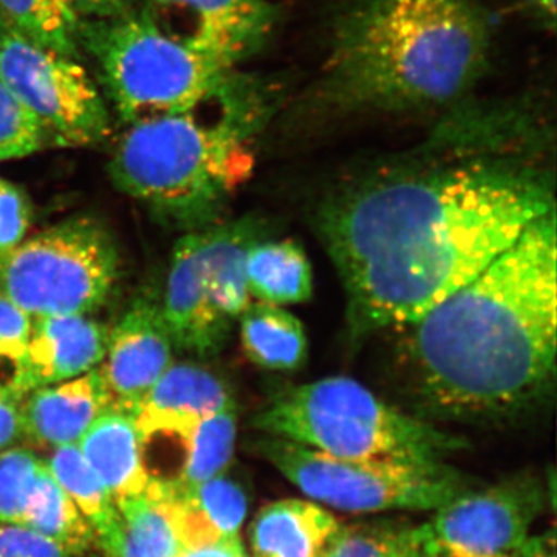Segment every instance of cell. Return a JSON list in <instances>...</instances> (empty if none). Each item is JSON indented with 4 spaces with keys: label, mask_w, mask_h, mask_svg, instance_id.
<instances>
[{
    "label": "cell",
    "mask_w": 557,
    "mask_h": 557,
    "mask_svg": "<svg viewBox=\"0 0 557 557\" xmlns=\"http://www.w3.org/2000/svg\"><path fill=\"white\" fill-rule=\"evenodd\" d=\"M44 146L38 121L0 78V160L24 159Z\"/></svg>",
    "instance_id": "obj_28"
},
{
    "label": "cell",
    "mask_w": 557,
    "mask_h": 557,
    "mask_svg": "<svg viewBox=\"0 0 557 557\" xmlns=\"http://www.w3.org/2000/svg\"><path fill=\"white\" fill-rule=\"evenodd\" d=\"M277 100L274 87L233 70L194 108L131 124L110 160L113 185L171 228L214 225L248 178L252 139Z\"/></svg>",
    "instance_id": "obj_4"
},
{
    "label": "cell",
    "mask_w": 557,
    "mask_h": 557,
    "mask_svg": "<svg viewBox=\"0 0 557 557\" xmlns=\"http://www.w3.org/2000/svg\"><path fill=\"white\" fill-rule=\"evenodd\" d=\"M520 5L542 28L555 30L556 0H520Z\"/></svg>",
    "instance_id": "obj_35"
},
{
    "label": "cell",
    "mask_w": 557,
    "mask_h": 557,
    "mask_svg": "<svg viewBox=\"0 0 557 557\" xmlns=\"http://www.w3.org/2000/svg\"><path fill=\"white\" fill-rule=\"evenodd\" d=\"M555 138L533 100L453 108L417 148L333 186L314 230L355 338L405 329L556 209Z\"/></svg>",
    "instance_id": "obj_1"
},
{
    "label": "cell",
    "mask_w": 557,
    "mask_h": 557,
    "mask_svg": "<svg viewBox=\"0 0 557 557\" xmlns=\"http://www.w3.org/2000/svg\"><path fill=\"white\" fill-rule=\"evenodd\" d=\"M242 347L259 368L293 372L307 361L306 330L292 311L265 302L249 304L239 319Z\"/></svg>",
    "instance_id": "obj_20"
},
{
    "label": "cell",
    "mask_w": 557,
    "mask_h": 557,
    "mask_svg": "<svg viewBox=\"0 0 557 557\" xmlns=\"http://www.w3.org/2000/svg\"><path fill=\"white\" fill-rule=\"evenodd\" d=\"M245 270L249 295L259 302L296 306L313 295V270L298 242H256L249 248Z\"/></svg>",
    "instance_id": "obj_19"
},
{
    "label": "cell",
    "mask_w": 557,
    "mask_h": 557,
    "mask_svg": "<svg viewBox=\"0 0 557 557\" xmlns=\"http://www.w3.org/2000/svg\"><path fill=\"white\" fill-rule=\"evenodd\" d=\"M0 557H72L67 549L30 528L0 523Z\"/></svg>",
    "instance_id": "obj_31"
},
{
    "label": "cell",
    "mask_w": 557,
    "mask_h": 557,
    "mask_svg": "<svg viewBox=\"0 0 557 557\" xmlns=\"http://www.w3.org/2000/svg\"><path fill=\"white\" fill-rule=\"evenodd\" d=\"M236 437V408L201 418L194 428L188 463L178 485L174 487L199 485L205 480L223 474L233 460Z\"/></svg>",
    "instance_id": "obj_25"
},
{
    "label": "cell",
    "mask_w": 557,
    "mask_h": 557,
    "mask_svg": "<svg viewBox=\"0 0 557 557\" xmlns=\"http://www.w3.org/2000/svg\"><path fill=\"white\" fill-rule=\"evenodd\" d=\"M87 463L108 487L113 502L145 494L149 475L143 465L134 417L109 409L79 438Z\"/></svg>",
    "instance_id": "obj_17"
},
{
    "label": "cell",
    "mask_w": 557,
    "mask_h": 557,
    "mask_svg": "<svg viewBox=\"0 0 557 557\" xmlns=\"http://www.w3.org/2000/svg\"><path fill=\"white\" fill-rule=\"evenodd\" d=\"M22 527L57 542L72 556L83 555L95 539L90 523L58 485L47 465L25 511Z\"/></svg>",
    "instance_id": "obj_23"
},
{
    "label": "cell",
    "mask_w": 557,
    "mask_h": 557,
    "mask_svg": "<svg viewBox=\"0 0 557 557\" xmlns=\"http://www.w3.org/2000/svg\"><path fill=\"white\" fill-rule=\"evenodd\" d=\"M256 448L304 494L348 512L437 509L474 487L446 461L351 460L273 435H263Z\"/></svg>",
    "instance_id": "obj_9"
},
{
    "label": "cell",
    "mask_w": 557,
    "mask_h": 557,
    "mask_svg": "<svg viewBox=\"0 0 557 557\" xmlns=\"http://www.w3.org/2000/svg\"><path fill=\"white\" fill-rule=\"evenodd\" d=\"M338 527V520L311 502H274L252 522V553L255 557H322Z\"/></svg>",
    "instance_id": "obj_18"
},
{
    "label": "cell",
    "mask_w": 557,
    "mask_h": 557,
    "mask_svg": "<svg viewBox=\"0 0 557 557\" xmlns=\"http://www.w3.org/2000/svg\"><path fill=\"white\" fill-rule=\"evenodd\" d=\"M138 13L168 38L225 69L262 49L277 17L269 0H143Z\"/></svg>",
    "instance_id": "obj_12"
},
{
    "label": "cell",
    "mask_w": 557,
    "mask_h": 557,
    "mask_svg": "<svg viewBox=\"0 0 557 557\" xmlns=\"http://www.w3.org/2000/svg\"><path fill=\"white\" fill-rule=\"evenodd\" d=\"M79 17L106 20L131 10L132 0H69Z\"/></svg>",
    "instance_id": "obj_33"
},
{
    "label": "cell",
    "mask_w": 557,
    "mask_h": 557,
    "mask_svg": "<svg viewBox=\"0 0 557 557\" xmlns=\"http://www.w3.org/2000/svg\"><path fill=\"white\" fill-rule=\"evenodd\" d=\"M109 409L97 369L78 379L35 388L22 399L25 440L53 449L78 445L84 432Z\"/></svg>",
    "instance_id": "obj_15"
},
{
    "label": "cell",
    "mask_w": 557,
    "mask_h": 557,
    "mask_svg": "<svg viewBox=\"0 0 557 557\" xmlns=\"http://www.w3.org/2000/svg\"><path fill=\"white\" fill-rule=\"evenodd\" d=\"M544 508L536 480L515 479L460 494L416 527L429 557H519Z\"/></svg>",
    "instance_id": "obj_11"
},
{
    "label": "cell",
    "mask_w": 557,
    "mask_h": 557,
    "mask_svg": "<svg viewBox=\"0 0 557 557\" xmlns=\"http://www.w3.org/2000/svg\"><path fill=\"white\" fill-rule=\"evenodd\" d=\"M46 465L58 485L90 523L95 537L104 534L115 520V502L81 454L78 445L54 448Z\"/></svg>",
    "instance_id": "obj_24"
},
{
    "label": "cell",
    "mask_w": 557,
    "mask_h": 557,
    "mask_svg": "<svg viewBox=\"0 0 557 557\" xmlns=\"http://www.w3.org/2000/svg\"><path fill=\"white\" fill-rule=\"evenodd\" d=\"M21 395L0 387V450L14 448L25 440Z\"/></svg>",
    "instance_id": "obj_32"
},
{
    "label": "cell",
    "mask_w": 557,
    "mask_h": 557,
    "mask_svg": "<svg viewBox=\"0 0 557 557\" xmlns=\"http://www.w3.org/2000/svg\"><path fill=\"white\" fill-rule=\"evenodd\" d=\"M110 330L89 314L32 318L30 339L17 394L78 379L97 369L108 350Z\"/></svg>",
    "instance_id": "obj_14"
},
{
    "label": "cell",
    "mask_w": 557,
    "mask_h": 557,
    "mask_svg": "<svg viewBox=\"0 0 557 557\" xmlns=\"http://www.w3.org/2000/svg\"><path fill=\"white\" fill-rule=\"evenodd\" d=\"M180 557H247L239 537H220L183 549Z\"/></svg>",
    "instance_id": "obj_34"
},
{
    "label": "cell",
    "mask_w": 557,
    "mask_h": 557,
    "mask_svg": "<svg viewBox=\"0 0 557 557\" xmlns=\"http://www.w3.org/2000/svg\"><path fill=\"white\" fill-rule=\"evenodd\" d=\"M263 237L251 219L190 231L175 245L161 314L174 347L197 357L218 355L251 304L249 248Z\"/></svg>",
    "instance_id": "obj_7"
},
{
    "label": "cell",
    "mask_w": 557,
    "mask_h": 557,
    "mask_svg": "<svg viewBox=\"0 0 557 557\" xmlns=\"http://www.w3.org/2000/svg\"><path fill=\"white\" fill-rule=\"evenodd\" d=\"M0 78L38 121L46 146L84 148L108 137V108L73 58L0 30Z\"/></svg>",
    "instance_id": "obj_10"
},
{
    "label": "cell",
    "mask_w": 557,
    "mask_h": 557,
    "mask_svg": "<svg viewBox=\"0 0 557 557\" xmlns=\"http://www.w3.org/2000/svg\"><path fill=\"white\" fill-rule=\"evenodd\" d=\"M120 251L97 219L72 218L0 256V296L32 318L89 314L109 299Z\"/></svg>",
    "instance_id": "obj_8"
},
{
    "label": "cell",
    "mask_w": 557,
    "mask_h": 557,
    "mask_svg": "<svg viewBox=\"0 0 557 557\" xmlns=\"http://www.w3.org/2000/svg\"><path fill=\"white\" fill-rule=\"evenodd\" d=\"M491 39L482 0H351L310 100L344 115L453 108L485 73Z\"/></svg>",
    "instance_id": "obj_3"
},
{
    "label": "cell",
    "mask_w": 557,
    "mask_h": 557,
    "mask_svg": "<svg viewBox=\"0 0 557 557\" xmlns=\"http://www.w3.org/2000/svg\"><path fill=\"white\" fill-rule=\"evenodd\" d=\"M33 219L32 201L27 194L0 178V256L25 239Z\"/></svg>",
    "instance_id": "obj_30"
},
{
    "label": "cell",
    "mask_w": 557,
    "mask_h": 557,
    "mask_svg": "<svg viewBox=\"0 0 557 557\" xmlns=\"http://www.w3.org/2000/svg\"><path fill=\"white\" fill-rule=\"evenodd\" d=\"M44 469L46 461L30 449L0 450V523L22 525Z\"/></svg>",
    "instance_id": "obj_27"
},
{
    "label": "cell",
    "mask_w": 557,
    "mask_h": 557,
    "mask_svg": "<svg viewBox=\"0 0 557 557\" xmlns=\"http://www.w3.org/2000/svg\"><path fill=\"white\" fill-rule=\"evenodd\" d=\"M233 408L230 388L220 376L196 362L172 361L135 413L203 418Z\"/></svg>",
    "instance_id": "obj_21"
},
{
    "label": "cell",
    "mask_w": 557,
    "mask_h": 557,
    "mask_svg": "<svg viewBox=\"0 0 557 557\" xmlns=\"http://www.w3.org/2000/svg\"><path fill=\"white\" fill-rule=\"evenodd\" d=\"M81 22L69 0H0V30L73 60L79 54Z\"/></svg>",
    "instance_id": "obj_22"
},
{
    "label": "cell",
    "mask_w": 557,
    "mask_h": 557,
    "mask_svg": "<svg viewBox=\"0 0 557 557\" xmlns=\"http://www.w3.org/2000/svg\"><path fill=\"white\" fill-rule=\"evenodd\" d=\"M172 348L160 304L150 298L135 300L110 330L108 350L97 368L109 408L134 417L172 364Z\"/></svg>",
    "instance_id": "obj_13"
},
{
    "label": "cell",
    "mask_w": 557,
    "mask_h": 557,
    "mask_svg": "<svg viewBox=\"0 0 557 557\" xmlns=\"http://www.w3.org/2000/svg\"><path fill=\"white\" fill-rule=\"evenodd\" d=\"M30 330V314L0 296V387L14 394L24 370Z\"/></svg>",
    "instance_id": "obj_29"
},
{
    "label": "cell",
    "mask_w": 557,
    "mask_h": 557,
    "mask_svg": "<svg viewBox=\"0 0 557 557\" xmlns=\"http://www.w3.org/2000/svg\"><path fill=\"white\" fill-rule=\"evenodd\" d=\"M112 525L98 539L106 557H180L185 544L170 498L149 482L139 496L115 502Z\"/></svg>",
    "instance_id": "obj_16"
},
{
    "label": "cell",
    "mask_w": 557,
    "mask_h": 557,
    "mask_svg": "<svg viewBox=\"0 0 557 557\" xmlns=\"http://www.w3.org/2000/svg\"><path fill=\"white\" fill-rule=\"evenodd\" d=\"M556 209L479 276L405 327L413 416L485 424L544 405L556 379Z\"/></svg>",
    "instance_id": "obj_2"
},
{
    "label": "cell",
    "mask_w": 557,
    "mask_h": 557,
    "mask_svg": "<svg viewBox=\"0 0 557 557\" xmlns=\"http://www.w3.org/2000/svg\"><path fill=\"white\" fill-rule=\"evenodd\" d=\"M251 424L263 435L351 460L437 463L467 446L346 376L277 392Z\"/></svg>",
    "instance_id": "obj_5"
},
{
    "label": "cell",
    "mask_w": 557,
    "mask_h": 557,
    "mask_svg": "<svg viewBox=\"0 0 557 557\" xmlns=\"http://www.w3.org/2000/svg\"><path fill=\"white\" fill-rule=\"evenodd\" d=\"M322 557H429L416 527L397 523L339 525Z\"/></svg>",
    "instance_id": "obj_26"
},
{
    "label": "cell",
    "mask_w": 557,
    "mask_h": 557,
    "mask_svg": "<svg viewBox=\"0 0 557 557\" xmlns=\"http://www.w3.org/2000/svg\"><path fill=\"white\" fill-rule=\"evenodd\" d=\"M519 557H555V539H549V542L547 536L528 539Z\"/></svg>",
    "instance_id": "obj_36"
},
{
    "label": "cell",
    "mask_w": 557,
    "mask_h": 557,
    "mask_svg": "<svg viewBox=\"0 0 557 557\" xmlns=\"http://www.w3.org/2000/svg\"><path fill=\"white\" fill-rule=\"evenodd\" d=\"M79 42L97 58L110 100L127 124L194 108L234 70L180 46L138 11L81 22Z\"/></svg>",
    "instance_id": "obj_6"
}]
</instances>
